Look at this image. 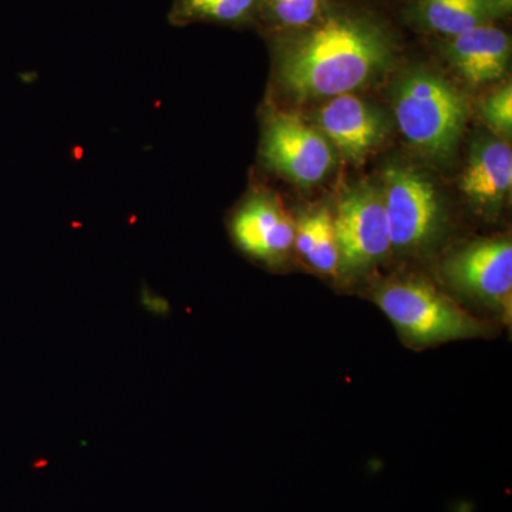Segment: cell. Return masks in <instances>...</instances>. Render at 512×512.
I'll list each match as a JSON object with an SVG mask.
<instances>
[{
	"instance_id": "cell-1",
	"label": "cell",
	"mask_w": 512,
	"mask_h": 512,
	"mask_svg": "<svg viewBox=\"0 0 512 512\" xmlns=\"http://www.w3.org/2000/svg\"><path fill=\"white\" fill-rule=\"evenodd\" d=\"M394 60L389 29L362 13L328 12L293 32L278 52L279 82L301 99L352 93L382 76Z\"/></svg>"
},
{
	"instance_id": "cell-2",
	"label": "cell",
	"mask_w": 512,
	"mask_h": 512,
	"mask_svg": "<svg viewBox=\"0 0 512 512\" xmlns=\"http://www.w3.org/2000/svg\"><path fill=\"white\" fill-rule=\"evenodd\" d=\"M397 126L412 146L431 157L447 156L466 126L463 94L440 74L413 70L394 96Z\"/></svg>"
},
{
	"instance_id": "cell-3",
	"label": "cell",
	"mask_w": 512,
	"mask_h": 512,
	"mask_svg": "<svg viewBox=\"0 0 512 512\" xmlns=\"http://www.w3.org/2000/svg\"><path fill=\"white\" fill-rule=\"evenodd\" d=\"M375 299L403 338L414 345L474 338L484 330L470 313L426 282H394L380 289Z\"/></svg>"
},
{
	"instance_id": "cell-4",
	"label": "cell",
	"mask_w": 512,
	"mask_h": 512,
	"mask_svg": "<svg viewBox=\"0 0 512 512\" xmlns=\"http://www.w3.org/2000/svg\"><path fill=\"white\" fill-rule=\"evenodd\" d=\"M332 147L322 131L296 114L278 111L266 121L264 163L292 183L308 187L328 177L335 164Z\"/></svg>"
},
{
	"instance_id": "cell-5",
	"label": "cell",
	"mask_w": 512,
	"mask_h": 512,
	"mask_svg": "<svg viewBox=\"0 0 512 512\" xmlns=\"http://www.w3.org/2000/svg\"><path fill=\"white\" fill-rule=\"evenodd\" d=\"M333 222L342 274H359L392 249L382 191L373 185H357L346 192Z\"/></svg>"
},
{
	"instance_id": "cell-6",
	"label": "cell",
	"mask_w": 512,
	"mask_h": 512,
	"mask_svg": "<svg viewBox=\"0 0 512 512\" xmlns=\"http://www.w3.org/2000/svg\"><path fill=\"white\" fill-rule=\"evenodd\" d=\"M382 197L392 248L410 251L434 237L440 224V201L424 175L400 165L387 168Z\"/></svg>"
},
{
	"instance_id": "cell-7",
	"label": "cell",
	"mask_w": 512,
	"mask_h": 512,
	"mask_svg": "<svg viewBox=\"0 0 512 512\" xmlns=\"http://www.w3.org/2000/svg\"><path fill=\"white\" fill-rule=\"evenodd\" d=\"M446 276L458 291L511 311L512 245L507 239L476 242L451 256Z\"/></svg>"
},
{
	"instance_id": "cell-8",
	"label": "cell",
	"mask_w": 512,
	"mask_h": 512,
	"mask_svg": "<svg viewBox=\"0 0 512 512\" xmlns=\"http://www.w3.org/2000/svg\"><path fill=\"white\" fill-rule=\"evenodd\" d=\"M231 234L244 254L264 262H278L295 242V224L279 202L266 194H252L231 218Z\"/></svg>"
},
{
	"instance_id": "cell-9",
	"label": "cell",
	"mask_w": 512,
	"mask_h": 512,
	"mask_svg": "<svg viewBox=\"0 0 512 512\" xmlns=\"http://www.w3.org/2000/svg\"><path fill=\"white\" fill-rule=\"evenodd\" d=\"M320 131L346 160L360 163L386 136L382 114L352 93L332 97L319 110Z\"/></svg>"
},
{
	"instance_id": "cell-10",
	"label": "cell",
	"mask_w": 512,
	"mask_h": 512,
	"mask_svg": "<svg viewBox=\"0 0 512 512\" xmlns=\"http://www.w3.org/2000/svg\"><path fill=\"white\" fill-rule=\"evenodd\" d=\"M444 52L471 86H481L501 79L511 60V37L503 29L487 23L450 37Z\"/></svg>"
},
{
	"instance_id": "cell-11",
	"label": "cell",
	"mask_w": 512,
	"mask_h": 512,
	"mask_svg": "<svg viewBox=\"0 0 512 512\" xmlns=\"http://www.w3.org/2000/svg\"><path fill=\"white\" fill-rule=\"evenodd\" d=\"M512 185V153L504 141L484 140L474 146L461 178V190L483 210H497Z\"/></svg>"
},
{
	"instance_id": "cell-12",
	"label": "cell",
	"mask_w": 512,
	"mask_h": 512,
	"mask_svg": "<svg viewBox=\"0 0 512 512\" xmlns=\"http://www.w3.org/2000/svg\"><path fill=\"white\" fill-rule=\"evenodd\" d=\"M410 19L450 39L487 25L494 18L487 0H417L410 8Z\"/></svg>"
},
{
	"instance_id": "cell-13",
	"label": "cell",
	"mask_w": 512,
	"mask_h": 512,
	"mask_svg": "<svg viewBox=\"0 0 512 512\" xmlns=\"http://www.w3.org/2000/svg\"><path fill=\"white\" fill-rule=\"evenodd\" d=\"M293 245L299 255L325 275L339 274V248L335 222L328 208H320L303 217L295 225Z\"/></svg>"
},
{
	"instance_id": "cell-14",
	"label": "cell",
	"mask_w": 512,
	"mask_h": 512,
	"mask_svg": "<svg viewBox=\"0 0 512 512\" xmlns=\"http://www.w3.org/2000/svg\"><path fill=\"white\" fill-rule=\"evenodd\" d=\"M262 0H173L170 22L175 26L207 22L244 26L261 15Z\"/></svg>"
},
{
	"instance_id": "cell-15",
	"label": "cell",
	"mask_w": 512,
	"mask_h": 512,
	"mask_svg": "<svg viewBox=\"0 0 512 512\" xmlns=\"http://www.w3.org/2000/svg\"><path fill=\"white\" fill-rule=\"evenodd\" d=\"M328 12V0H262L261 13L291 32L309 28Z\"/></svg>"
},
{
	"instance_id": "cell-16",
	"label": "cell",
	"mask_w": 512,
	"mask_h": 512,
	"mask_svg": "<svg viewBox=\"0 0 512 512\" xmlns=\"http://www.w3.org/2000/svg\"><path fill=\"white\" fill-rule=\"evenodd\" d=\"M485 123L498 134L510 137L512 133V87L504 84L503 87L490 94L484 101L481 109Z\"/></svg>"
},
{
	"instance_id": "cell-17",
	"label": "cell",
	"mask_w": 512,
	"mask_h": 512,
	"mask_svg": "<svg viewBox=\"0 0 512 512\" xmlns=\"http://www.w3.org/2000/svg\"><path fill=\"white\" fill-rule=\"evenodd\" d=\"M487 5L494 19L505 18L512 10V0H487Z\"/></svg>"
}]
</instances>
